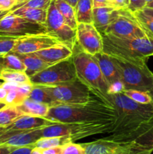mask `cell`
<instances>
[{
	"label": "cell",
	"mask_w": 153,
	"mask_h": 154,
	"mask_svg": "<svg viewBox=\"0 0 153 154\" xmlns=\"http://www.w3.org/2000/svg\"><path fill=\"white\" fill-rule=\"evenodd\" d=\"M116 111V120L106 138L130 141L146 123L153 119V103L140 104L123 93L109 95Z\"/></svg>",
	"instance_id": "1"
},
{
	"label": "cell",
	"mask_w": 153,
	"mask_h": 154,
	"mask_svg": "<svg viewBox=\"0 0 153 154\" xmlns=\"http://www.w3.org/2000/svg\"><path fill=\"white\" fill-rule=\"evenodd\" d=\"M46 119L56 123H74L116 121V111L110 101L97 98L85 105L50 107Z\"/></svg>",
	"instance_id": "2"
},
{
	"label": "cell",
	"mask_w": 153,
	"mask_h": 154,
	"mask_svg": "<svg viewBox=\"0 0 153 154\" xmlns=\"http://www.w3.org/2000/svg\"><path fill=\"white\" fill-rule=\"evenodd\" d=\"M101 35L103 52L108 55L136 62H146L148 57L153 56V38L146 36L128 38Z\"/></svg>",
	"instance_id": "3"
},
{
	"label": "cell",
	"mask_w": 153,
	"mask_h": 154,
	"mask_svg": "<svg viewBox=\"0 0 153 154\" xmlns=\"http://www.w3.org/2000/svg\"><path fill=\"white\" fill-rule=\"evenodd\" d=\"M114 121H98L90 123H55L42 129V138L68 136L72 141L98 134L110 133Z\"/></svg>",
	"instance_id": "4"
},
{
	"label": "cell",
	"mask_w": 153,
	"mask_h": 154,
	"mask_svg": "<svg viewBox=\"0 0 153 154\" xmlns=\"http://www.w3.org/2000/svg\"><path fill=\"white\" fill-rule=\"evenodd\" d=\"M110 56V55H109ZM115 63L125 90L149 92L153 87V73L146 62L129 61L110 56Z\"/></svg>",
	"instance_id": "5"
},
{
	"label": "cell",
	"mask_w": 153,
	"mask_h": 154,
	"mask_svg": "<svg viewBox=\"0 0 153 154\" xmlns=\"http://www.w3.org/2000/svg\"><path fill=\"white\" fill-rule=\"evenodd\" d=\"M72 58L77 78L94 93L109 100V86L92 56L80 51L74 53Z\"/></svg>",
	"instance_id": "6"
},
{
	"label": "cell",
	"mask_w": 153,
	"mask_h": 154,
	"mask_svg": "<svg viewBox=\"0 0 153 154\" xmlns=\"http://www.w3.org/2000/svg\"><path fill=\"white\" fill-rule=\"evenodd\" d=\"M44 87L56 102L57 105H85L99 97L108 100L94 93L78 78L71 82Z\"/></svg>",
	"instance_id": "7"
},
{
	"label": "cell",
	"mask_w": 153,
	"mask_h": 154,
	"mask_svg": "<svg viewBox=\"0 0 153 154\" xmlns=\"http://www.w3.org/2000/svg\"><path fill=\"white\" fill-rule=\"evenodd\" d=\"M76 78L77 75L73 58L70 57L51 65L33 75L30 78V82L32 85L52 87L71 82Z\"/></svg>",
	"instance_id": "8"
},
{
	"label": "cell",
	"mask_w": 153,
	"mask_h": 154,
	"mask_svg": "<svg viewBox=\"0 0 153 154\" xmlns=\"http://www.w3.org/2000/svg\"><path fill=\"white\" fill-rule=\"evenodd\" d=\"M103 34L128 38L148 36L133 12L128 8L113 11L112 20Z\"/></svg>",
	"instance_id": "9"
},
{
	"label": "cell",
	"mask_w": 153,
	"mask_h": 154,
	"mask_svg": "<svg viewBox=\"0 0 153 154\" xmlns=\"http://www.w3.org/2000/svg\"><path fill=\"white\" fill-rule=\"evenodd\" d=\"M86 154H150L152 150L134 141H116L104 138L81 144Z\"/></svg>",
	"instance_id": "10"
},
{
	"label": "cell",
	"mask_w": 153,
	"mask_h": 154,
	"mask_svg": "<svg viewBox=\"0 0 153 154\" xmlns=\"http://www.w3.org/2000/svg\"><path fill=\"white\" fill-rule=\"evenodd\" d=\"M48 33L45 25L16 16L10 11L0 20V35L20 38Z\"/></svg>",
	"instance_id": "11"
},
{
	"label": "cell",
	"mask_w": 153,
	"mask_h": 154,
	"mask_svg": "<svg viewBox=\"0 0 153 154\" xmlns=\"http://www.w3.org/2000/svg\"><path fill=\"white\" fill-rule=\"evenodd\" d=\"M45 26L47 32L57 38L64 45L74 51L76 45V30L70 28L65 23L62 15L56 5L55 0H52L47 9V17Z\"/></svg>",
	"instance_id": "12"
},
{
	"label": "cell",
	"mask_w": 153,
	"mask_h": 154,
	"mask_svg": "<svg viewBox=\"0 0 153 154\" xmlns=\"http://www.w3.org/2000/svg\"><path fill=\"white\" fill-rule=\"evenodd\" d=\"M76 44L82 51L94 55L103 52V37L93 23H80L76 29Z\"/></svg>",
	"instance_id": "13"
},
{
	"label": "cell",
	"mask_w": 153,
	"mask_h": 154,
	"mask_svg": "<svg viewBox=\"0 0 153 154\" xmlns=\"http://www.w3.org/2000/svg\"><path fill=\"white\" fill-rule=\"evenodd\" d=\"M62 43L57 38L49 33L31 35L16 39L11 53L14 54H32L46 49Z\"/></svg>",
	"instance_id": "14"
},
{
	"label": "cell",
	"mask_w": 153,
	"mask_h": 154,
	"mask_svg": "<svg viewBox=\"0 0 153 154\" xmlns=\"http://www.w3.org/2000/svg\"><path fill=\"white\" fill-rule=\"evenodd\" d=\"M42 129L29 131L4 130L0 135V145L14 147L34 146V143L42 138Z\"/></svg>",
	"instance_id": "15"
},
{
	"label": "cell",
	"mask_w": 153,
	"mask_h": 154,
	"mask_svg": "<svg viewBox=\"0 0 153 154\" xmlns=\"http://www.w3.org/2000/svg\"><path fill=\"white\" fill-rule=\"evenodd\" d=\"M55 123L56 122L48 120L46 117H34L23 114L15 120L12 124L4 129V130L9 131H29L44 128Z\"/></svg>",
	"instance_id": "16"
},
{
	"label": "cell",
	"mask_w": 153,
	"mask_h": 154,
	"mask_svg": "<svg viewBox=\"0 0 153 154\" xmlns=\"http://www.w3.org/2000/svg\"><path fill=\"white\" fill-rule=\"evenodd\" d=\"M49 65L55 64L73 57L74 51L62 43L34 53Z\"/></svg>",
	"instance_id": "17"
},
{
	"label": "cell",
	"mask_w": 153,
	"mask_h": 154,
	"mask_svg": "<svg viewBox=\"0 0 153 154\" xmlns=\"http://www.w3.org/2000/svg\"><path fill=\"white\" fill-rule=\"evenodd\" d=\"M92 57L97 62L108 86L115 81L121 80L116 66L110 56L104 52H100L93 55Z\"/></svg>",
	"instance_id": "18"
},
{
	"label": "cell",
	"mask_w": 153,
	"mask_h": 154,
	"mask_svg": "<svg viewBox=\"0 0 153 154\" xmlns=\"http://www.w3.org/2000/svg\"><path fill=\"white\" fill-rule=\"evenodd\" d=\"M16 54L20 59L21 61L23 63V64L25 65V72L29 78H31L33 75H36L37 73L41 72L42 70L50 66L48 63H46V62L44 61L42 59H40L38 56L36 55L34 53L25 54Z\"/></svg>",
	"instance_id": "19"
},
{
	"label": "cell",
	"mask_w": 153,
	"mask_h": 154,
	"mask_svg": "<svg viewBox=\"0 0 153 154\" xmlns=\"http://www.w3.org/2000/svg\"><path fill=\"white\" fill-rule=\"evenodd\" d=\"M113 7L93 8L92 23L101 34L105 32L106 28L110 23L112 17V12L115 10Z\"/></svg>",
	"instance_id": "20"
},
{
	"label": "cell",
	"mask_w": 153,
	"mask_h": 154,
	"mask_svg": "<svg viewBox=\"0 0 153 154\" xmlns=\"http://www.w3.org/2000/svg\"><path fill=\"white\" fill-rule=\"evenodd\" d=\"M10 13L16 16L26 19L32 22L38 23L45 25L47 17V11L42 9L33 8L20 7L16 8L10 11Z\"/></svg>",
	"instance_id": "21"
},
{
	"label": "cell",
	"mask_w": 153,
	"mask_h": 154,
	"mask_svg": "<svg viewBox=\"0 0 153 154\" xmlns=\"http://www.w3.org/2000/svg\"><path fill=\"white\" fill-rule=\"evenodd\" d=\"M22 114L34 117H45L47 115L50 106L46 104L40 103L27 98L20 105L16 106Z\"/></svg>",
	"instance_id": "22"
},
{
	"label": "cell",
	"mask_w": 153,
	"mask_h": 154,
	"mask_svg": "<svg viewBox=\"0 0 153 154\" xmlns=\"http://www.w3.org/2000/svg\"><path fill=\"white\" fill-rule=\"evenodd\" d=\"M92 0H79L75 7L76 18L78 23H92Z\"/></svg>",
	"instance_id": "23"
},
{
	"label": "cell",
	"mask_w": 153,
	"mask_h": 154,
	"mask_svg": "<svg viewBox=\"0 0 153 154\" xmlns=\"http://www.w3.org/2000/svg\"><path fill=\"white\" fill-rule=\"evenodd\" d=\"M26 71V66L20 59L13 53L0 55V71Z\"/></svg>",
	"instance_id": "24"
},
{
	"label": "cell",
	"mask_w": 153,
	"mask_h": 154,
	"mask_svg": "<svg viewBox=\"0 0 153 154\" xmlns=\"http://www.w3.org/2000/svg\"><path fill=\"white\" fill-rule=\"evenodd\" d=\"M55 3L66 23L70 28L76 30L78 23L76 21V11L74 8L72 7L64 0H55Z\"/></svg>",
	"instance_id": "25"
},
{
	"label": "cell",
	"mask_w": 153,
	"mask_h": 154,
	"mask_svg": "<svg viewBox=\"0 0 153 154\" xmlns=\"http://www.w3.org/2000/svg\"><path fill=\"white\" fill-rule=\"evenodd\" d=\"M132 141L150 149L153 152V119L139 131Z\"/></svg>",
	"instance_id": "26"
},
{
	"label": "cell",
	"mask_w": 153,
	"mask_h": 154,
	"mask_svg": "<svg viewBox=\"0 0 153 154\" xmlns=\"http://www.w3.org/2000/svg\"><path fill=\"white\" fill-rule=\"evenodd\" d=\"M28 99L40 103L46 104L50 107L56 106L57 103L44 86L33 85L28 95Z\"/></svg>",
	"instance_id": "27"
},
{
	"label": "cell",
	"mask_w": 153,
	"mask_h": 154,
	"mask_svg": "<svg viewBox=\"0 0 153 154\" xmlns=\"http://www.w3.org/2000/svg\"><path fill=\"white\" fill-rule=\"evenodd\" d=\"M22 115L23 114L16 106L5 105L0 109V127H8Z\"/></svg>",
	"instance_id": "28"
},
{
	"label": "cell",
	"mask_w": 153,
	"mask_h": 154,
	"mask_svg": "<svg viewBox=\"0 0 153 154\" xmlns=\"http://www.w3.org/2000/svg\"><path fill=\"white\" fill-rule=\"evenodd\" d=\"M70 141H72L71 139L68 136L48 137V138H44L43 137L34 143V147L38 148L40 150H43V149L63 146L67 143L70 142Z\"/></svg>",
	"instance_id": "29"
},
{
	"label": "cell",
	"mask_w": 153,
	"mask_h": 154,
	"mask_svg": "<svg viewBox=\"0 0 153 154\" xmlns=\"http://www.w3.org/2000/svg\"><path fill=\"white\" fill-rule=\"evenodd\" d=\"M0 78L4 82H12L17 84H30V78L22 71H1Z\"/></svg>",
	"instance_id": "30"
},
{
	"label": "cell",
	"mask_w": 153,
	"mask_h": 154,
	"mask_svg": "<svg viewBox=\"0 0 153 154\" xmlns=\"http://www.w3.org/2000/svg\"><path fill=\"white\" fill-rule=\"evenodd\" d=\"M140 24L148 37L153 38V17L147 15L142 10H138L134 12Z\"/></svg>",
	"instance_id": "31"
},
{
	"label": "cell",
	"mask_w": 153,
	"mask_h": 154,
	"mask_svg": "<svg viewBox=\"0 0 153 154\" xmlns=\"http://www.w3.org/2000/svg\"><path fill=\"white\" fill-rule=\"evenodd\" d=\"M125 96L130 98L131 100L140 104H150L153 103L152 96H150L148 92L140 91L136 90H124L123 92Z\"/></svg>",
	"instance_id": "32"
},
{
	"label": "cell",
	"mask_w": 153,
	"mask_h": 154,
	"mask_svg": "<svg viewBox=\"0 0 153 154\" xmlns=\"http://www.w3.org/2000/svg\"><path fill=\"white\" fill-rule=\"evenodd\" d=\"M51 2H52V0H26V1L21 3V4L15 5L12 9L20 7V6H24V7L42 9V10L47 11L50 5Z\"/></svg>",
	"instance_id": "33"
},
{
	"label": "cell",
	"mask_w": 153,
	"mask_h": 154,
	"mask_svg": "<svg viewBox=\"0 0 153 154\" xmlns=\"http://www.w3.org/2000/svg\"><path fill=\"white\" fill-rule=\"evenodd\" d=\"M18 38L0 35V55L11 52Z\"/></svg>",
	"instance_id": "34"
},
{
	"label": "cell",
	"mask_w": 153,
	"mask_h": 154,
	"mask_svg": "<svg viewBox=\"0 0 153 154\" xmlns=\"http://www.w3.org/2000/svg\"><path fill=\"white\" fill-rule=\"evenodd\" d=\"M62 154H86V152L82 144L70 141L63 145Z\"/></svg>",
	"instance_id": "35"
},
{
	"label": "cell",
	"mask_w": 153,
	"mask_h": 154,
	"mask_svg": "<svg viewBox=\"0 0 153 154\" xmlns=\"http://www.w3.org/2000/svg\"><path fill=\"white\" fill-rule=\"evenodd\" d=\"M124 90H125V87H124V84H123V82L121 80H119V81H115V82H113L109 86L108 95L123 93Z\"/></svg>",
	"instance_id": "36"
},
{
	"label": "cell",
	"mask_w": 153,
	"mask_h": 154,
	"mask_svg": "<svg viewBox=\"0 0 153 154\" xmlns=\"http://www.w3.org/2000/svg\"><path fill=\"white\" fill-rule=\"evenodd\" d=\"M128 1L129 5L128 8L133 13L136 11L142 9L146 4L144 0H128Z\"/></svg>",
	"instance_id": "37"
},
{
	"label": "cell",
	"mask_w": 153,
	"mask_h": 154,
	"mask_svg": "<svg viewBox=\"0 0 153 154\" xmlns=\"http://www.w3.org/2000/svg\"><path fill=\"white\" fill-rule=\"evenodd\" d=\"M18 0H0V11H10L16 5Z\"/></svg>",
	"instance_id": "38"
},
{
	"label": "cell",
	"mask_w": 153,
	"mask_h": 154,
	"mask_svg": "<svg viewBox=\"0 0 153 154\" xmlns=\"http://www.w3.org/2000/svg\"><path fill=\"white\" fill-rule=\"evenodd\" d=\"M92 3L93 8L113 7L116 8L113 0H92Z\"/></svg>",
	"instance_id": "39"
},
{
	"label": "cell",
	"mask_w": 153,
	"mask_h": 154,
	"mask_svg": "<svg viewBox=\"0 0 153 154\" xmlns=\"http://www.w3.org/2000/svg\"><path fill=\"white\" fill-rule=\"evenodd\" d=\"M34 146H26V147H16L10 154H31Z\"/></svg>",
	"instance_id": "40"
},
{
	"label": "cell",
	"mask_w": 153,
	"mask_h": 154,
	"mask_svg": "<svg viewBox=\"0 0 153 154\" xmlns=\"http://www.w3.org/2000/svg\"><path fill=\"white\" fill-rule=\"evenodd\" d=\"M63 146H59L56 147H52V148L43 149L40 150L42 154H62V153Z\"/></svg>",
	"instance_id": "41"
},
{
	"label": "cell",
	"mask_w": 153,
	"mask_h": 154,
	"mask_svg": "<svg viewBox=\"0 0 153 154\" xmlns=\"http://www.w3.org/2000/svg\"><path fill=\"white\" fill-rule=\"evenodd\" d=\"M113 2L114 3H115L116 8L117 9L128 7V0H113Z\"/></svg>",
	"instance_id": "42"
},
{
	"label": "cell",
	"mask_w": 153,
	"mask_h": 154,
	"mask_svg": "<svg viewBox=\"0 0 153 154\" xmlns=\"http://www.w3.org/2000/svg\"><path fill=\"white\" fill-rule=\"evenodd\" d=\"M16 147L6 145H0V154H10Z\"/></svg>",
	"instance_id": "43"
},
{
	"label": "cell",
	"mask_w": 153,
	"mask_h": 154,
	"mask_svg": "<svg viewBox=\"0 0 153 154\" xmlns=\"http://www.w3.org/2000/svg\"><path fill=\"white\" fill-rule=\"evenodd\" d=\"M7 94V90H5V89L2 87V85L0 86V102H1V103L4 104V101H5Z\"/></svg>",
	"instance_id": "44"
},
{
	"label": "cell",
	"mask_w": 153,
	"mask_h": 154,
	"mask_svg": "<svg viewBox=\"0 0 153 154\" xmlns=\"http://www.w3.org/2000/svg\"><path fill=\"white\" fill-rule=\"evenodd\" d=\"M147 15H149V16L152 17H153V8H146V7H144L143 8L141 9Z\"/></svg>",
	"instance_id": "45"
},
{
	"label": "cell",
	"mask_w": 153,
	"mask_h": 154,
	"mask_svg": "<svg viewBox=\"0 0 153 154\" xmlns=\"http://www.w3.org/2000/svg\"><path fill=\"white\" fill-rule=\"evenodd\" d=\"M64 1L67 2L68 4H70L72 7H74L75 8V7H76V4H77V2L79 0H64Z\"/></svg>",
	"instance_id": "46"
},
{
	"label": "cell",
	"mask_w": 153,
	"mask_h": 154,
	"mask_svg": "<svg viewBox=\"0 0 153 154\" xmlns=\"http://www.w3.org/2000/svg\"><path fill=\"white\" fill-rule=\"evenodd\" d=\"M31 154H42V153H41V151H40V149L34 147V148H33V150H32Z\"/></svg>",
	"instance_id": "47"
},
{
	"label": "cell",
	"mask_w": 153,
	"mask_h": 154,
	"mask_svg": "<svg viewBox=\"0 0 153 154\" xmlns=\"http://www.w3.org/2000/svg\"><path fill=\"white\" fill-rule=\"evenodd\" d=\"M145 7L150 8H153V0H152V1L146 3V4Z\"/></svg>",
	"instance_id": "48"
},
{
	"label": "cell",
	"mask_w": 153,
	"mask_h": 154,
	"mask_svg": "<svg viewBox=\"0 0 153 154\" xmlns=\"http://www.w3.org/2000/svg\"><path fill=\"white\" fill-rule=\"evenodd\" d=\"M8 12L9 11H0V20H1L3 17L5 16Z\"/></svg>",
	"instance_id": "49"
},
{
	"label": "cell",
	"mask_w": 153,
	"mask_h": 154,
	"mask_svg": "<svg viewBox=\"0 0 153 154\" xmlns=\"http://www.w3.org/2000/svg\"><path fill=\"white\" fill-rule=\"evenodd\" d=\"M148 93H149L150 96H152V100H153V87L151 89V90H150V91L148 92Z\"/></svg>",
	"instance_id": "50"
},
{
	"label": "cell",
	"mask_w": 153,
	"mask_h": 154,
	"mask_svg": "<svg viewBox=\"0 0 153 154\" xmlns=\"http://www.w3.org/2000/svg\"><path fill=\"white\" fill-rule=\"evenodd\" d=\"M26 0H18L17 1V3H16V5H19V4H21V3L24 2H26Z\"/></svg>",
	"instance_id": "51"
},
{
	"label": "cell",
	"mask_w": 153,
	"mask_h": 154,
	"mask_svg": "<svg viewBox=\"0 0 153 154\" xmlns=\"http://www.w3.org/2000/svg\"><path fill=\"white\" fill-rule=\"evenodd\" d=\"M5 104H4V103H1V102H0V109H1V108H2L3 107H4L5 106Z\"/></svg>",
	"instance_id": "52"
},
{
	"label": "cell",
	"mask_w": 153,
	"mask_h": 154,
	"mask_svg": "<svg viewBox=\"0 0 153 154\" xmlns=\"http://www.w3.org/2000/svg\"><path fill=\"white\" fill-rule=\"evenodd\" d=\"M4 81H2V80H0V86L2 85V84H4Z\"/></svg>",
	"instance_id": "53"
},
{
	"label": "cell",
	"mask_w": 153,
	"mask_h": 154,
	"mask_svg": "<svg viewBox=\"0 0 153 154\" xmlns=\"http://www.w3.org/2000/svg\"><path fill=\"white\" fill-rule=\"evenodd\" d=\"M144 1L146 2V3H148V2H149L152 1V0H144Z\"/></svg>",
	"instance_id": "54"
},
{
	"label": "cell",
	"mask_w": 153,
	"mask_h": 154,
	"mask_svg": "<svg viewBox=\"0 0 153 154\" xmlns=\"http://www.w3.org/2000/svg\"><path fill=\"white\" fill-rule=\"evenodd\" d=\"M0 72H1V71H0ZM0 80H1V78H0Z\"/></svg>",
	"instance_id": "55"
},
{
	"label": "cell",
	"mask_w": 153,
	"mask_h": 154,
	"mask_svg": "<svg viewBox=\"0 0 153 154\" xmlns=\"http://www.w3.org/2000/svg\"><path fill=\"white\" fill-rule=\"evenodd\" d=\"M150 154H153V153H150Z\"/></svg>",
	"instance_id": "56"
}]
</instances>
